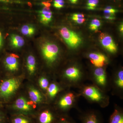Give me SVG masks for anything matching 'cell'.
<instances>
[{
    "label": "cell",
    "mask_w": 123,
    "mask_h": 123,
    "mask_svg": "<svg viewBox=\"0 0 123 123\" xmlns=\"http://www.w3.org/2000/svg\"><path fill=\"white\" fill-rule=\"evenodd\" d=\"M41 49L43 56L48 63L51 64L55 61L59 52V49L56 44L46 42L42 45Z\"/></svg>",
    "instance_id": "6da1fadb"
},
{
    "label": "cell",
    "mask_w": 123,
    "mask_h": 123,
    "mask_svg": "<svg viewBox=\"0 0 123 123\" xmlns=\"http://www.w3.org/2000/svg\"><path fill=\"white\" fill-rule=\"evenodd\" d=\"M60 33L65 43L70 47L75 48L80 46L82 39L80 36L73 31L64 27L60 30Z\"/></svg>",
    "instance_id": "7a4b0ae2"
},
{
    "label": "cell",
    "mask_w": 123,
    "mask_h": 123,
    "mask_svg": "<svg viewBox=\"0 0 123 123\" xmlns=\"http://www.w3.org/2000/svg\"><path fill=\"white\" fill-rule=\"evenodd\" d=\"M20 82L17 78H12L3 82L0 86V96L4 98L10 97L18 89Z\"/></svg>",
    "instance_id": "3957f363"
},
{
    "label": "cell",
    "mask_w": 123,
    "mask_h": 123,
    "mask_svg": "<svg viewBox=\"0 0 123 123\" xmlns=\"http://www.w3.org/2000/svg\"><path fill=\"white\" fill-rule=\"evenodd\" d=\"M99 39L102 46L108 51L112 53H116L117 51V46L110 35L106 33H101Z\"/></svg>",
    "instance_id": "277c9868"
},
{
    "label": "cell",
    "mask_w": 123,
    "mask_h": 123,
    "mask_svg": "<svg viewBox=\"0 0 123 123\" xmlns=\"http://www.w3.org/2000/svg\"><path fill=\"white\" fill-rule=\"evenodd\" d=\"M89 57L91 63L98 68L104 66L107 61L105 56L100 53H91L89 55Z\"/></svg>",
    "instance_id": "5b68a950"
},
{
    "label": "cell",
    "mask_w": 123,
    "mask_h": 123,
    "mask_svg": "<svg viewBox=\"0 0 123 123\" xmlns=\"http://www.w3.org/2000/svg\"><path fill=\"white\" fill-rule=\"evenodd\" d=\"M40 22L44 25L48 24L52 20V13L50 8L44 7L38 11Z\"/></svg>",
    "instance_id": "8992f818"
},
{
    "label": "cell",
    "mask_w": 123,
    "mask_h": 123,
    "mask_svg": "<svg viewBox=\"0 0 123 123\" xmlns=\"http://www.w3.org/2000/svg\"><path fill=\"white\" fill-rule=\"evenodd\" d=\"M84 94L92 101H99L102 98V95L99 91L93 86H87L84 90Z\"/></svg>",
    "instance_id": "52a82bcc"
},
{
    "label": "cell",
    "mask_w": 123,
    "mask_h": 123,
    "mask_svg": "<svg viewBox=\"0 0 123 123\" xmlns=\"http://www.w3.org/2000/svg\"><path fill=\"white\" fill-rule=\"evenodd\" d=\"M5 64L6 68L9 71L15 72L18 69V63L17 58L10 55L6 59Z\"/></svg>",
    "instance_id": "ba28073f"
},
{
    "label": "cell",
    "mask_w": 123,
    "mask_h": 123,
    "mask_svg": "<svg viewBox=\"0 0 123 123\" xmlns=\"http://www.w3.org/2000/svg\"><path fill=\"white\" fill-rule=\"evenodd\" d=\"M75 96L72 93H69L65 95L61 99L59 105L63 109H66L72 105Z\"/></svg>",
    "instance_id": "9c48e42d"
},
{
    "label": "cell",
    "mask_w": 123,
    "mask_h": 123,
    "mask_svg": "<svg viewBox=\"0 0 123 123\" xmlns=\"http://www.w3.org/2000/svg\"><path fill=\"white\" fill-rule=\"evenodd\" d=\"M65 75L69 79L75 80L79 79L80 76V73L79 69L76 67H72L66 69Z\"/></svg>",
    "instance_id": "30bf717a"
},
{
    "label": "cell",
    "mask_w": 123,
    "mask_h": 123,
    "mask_svg": "<svg viewBox=\"0 0 123 123\" xmlns=\"http://www.w3.org/2000/svg\"><path fill=\"white\" fill-rule=\"evenodd\" d=\"M10 43L14 48H19L24 46L25 42L22 37L18 35L12 34L10 36Z\"/></svg>",
    "instance_id": "8fae6325"
},
{
    "label": "cell",
    "mask_w": 123,
    "mask_h": 123,
    "mask_svg": "<svg viewBox=\"0 0 123 123\" xmlns=\"http://www.w3.org/2000/svg\"><path fill=\"white\" fill-rule=\"evenodd\" d=\"M15 107L16 109L23 111H28L31 110V106L27 104L26 99L23 97H20L16 100Z\"/></svg>",
    "instance_id": "7c38bea8"
},
{
    "label": "cell",
    "mask_w": 123,
    "mask_h": 123,
    "mask_svg": "<svg viewBox=\"0 0 123 123\" xmlns=\"http://www.w3.org/2000/svg\"><path fill=\"white\" fill-rule=\"evenodd\" d=\"M96 80L99 85H104L106 82V76L105 70L102 68H98L94 71Z\"/></svg>",
    "instance_id": "4fadbf2b"
},
{
    "label": "cell",
    "mask_w": 123,
    "mask_h": 123,
    "mask_svg": "<svg viewBox=\"0 0 123 123\" xmlns=\"http://www.w3.org/2000/svg\"><path fill=\"white\" fill-rule=\"evenodd\" d=\"M53 119V114L48 110L44 111L40 115V123H52Z\"/></svg>",
    "instance_id": "5bb4252c"
},
{
    "label": "cell",
    "mask_w": 123,
    "mask_h": 123,
    "mask_svg": "<svg viewBox=\"0 0 123 123\" xmlns=\"http://www.w3.org/2000/svg\"><path fill=\"white\" fill-rule=\"evenodd\" d=\"M30 98L34 103L40 102L42 100V97L39 91L34 88H31L29 91Z\"/></svg>",
    "instance_id": "9a60e30c"
},
{
    "label": "cell",
    "mask_w": 123,
    "mask_h": 123,
    "mask_svg": "<svg viewBox=\"0 0 123 123\" xmlns=\"http://www.w3.org/2000/svg\"><path fill=\"white\" fill-rule=\"evenodd\" d=\"M36 65L35 58L32 55H30L27 57L26 62L27 68L30 75H32L34 73Z\"/></svg>",
    "instance_id": "2e32d148"
},
{
    "label": "cell",
    "mask_w": 123,
    "mask_h": 123,
    "mask_svg": "<svg viewBox=\"0 0 123 123\" xmlns=\"http://www.w3.org/2000/svg\"><path fill=\"white\" fill-rule=\"evenodd\" d=\"M110 123H123V114L118 110H115L110 117Z\"/></svg>",
    "instance_id": "e0dca14e"
},
{
    "label": "cell",
    "mask_w": 123,
    "mask_h": 123,
    "mask_svg": "<svg viewBox=\"0 0 123 123\" xmlns=\"http://www.w3.org/2000/svg\"><path fill=\"white\" fill-rule=\"evenodd\" d=\"M35 28L30 25H25L21 29V32L24 35L31 36L35 33Z\"/></svg>",
    "instance_id": "ac0fdd59"
},
{
    "label": "cell",
    "mask_w": 123,
    "mask_h": 123,
    "mask_svg": "<svg viewBox=\"0 0 123 123\" xmlns=\"http://www.w3.org/2000/svg\"><path fill=\"white\" fill-rule=\"evenodd\" d=\"M84 123H99L97 116L94 113L90 114L84 119Z\"/></svg>",
    "instance_id": "d6986e66"
},
{
    "label": "cell",
    "mask_w": 123,
    "mask_h": 123,
    "mask_svg": "<svg viewBox=\"0 0 123 123\" xmlns=\"http://www.w3.org/2000/svg\"><path fill=\"white\" fill-rule=\"evenodd\" d=\"M59 89L57 86L55 84H51L48 88L49 94L51 97H54L56 95L59 91Z\"/></svg>",
    "instance_id": "ffe728a7"
},
{
    "label": "cell",
    "mask_w": 123,
    "mask_h": 123,
    "mask_svg": "<svg viewBox=\"0 0 123 123\" xmlns=\"http://www.w3.org/2000/svg\"><path fill=\"white\" fill-rule=\"evenodd\" d=\"M101 23L100 20L97 19H94L91 22L89 29L92 31H97L101 26Z\"/></svg>",
    "instance_id": "44dd1931"
},
{
    "label": "cell",
    "mask_w": 123,
    "mask_h": 123,
    "mask_svg": "<svg viewBox=\"0 0 123 123\" xmlns=\"http://www.w3.org/2000/svg\"><path fill=\"white\" fill-rule=\"evenodd\" d=\"M99 3V0H88L86 8L89 10H94L96 8Z\"/></svg>",
    "instance_id": "7402d4cb"
},
{
    "label": "cell",
    "mask_w": 123,
    "mask_h": 123,
    "mask_svg": "<svg viewBox=\"0 0 123 123\" xmlns=\"http://www.w3.org/2000/svg\"><path fill=\"white\" fill-rule=\"evenodd\" d=\"M117 85L121 88L123 87V70L120 71L118 74V77L116 81Z\"/></svg>",
    "instance_id": "603a6c76"
},
{
    "label": "cell",
    "mask_w": 123,
    "mask_h": 123,
    "mask_svg": "<svg viewBox=\"0 0 123 123\" xmlns=\"http://www.w3.org/2000/svg\"><path fill=\"white\" fill-rule=\"evenodd\" d=\"M39 84L41 88L43 89H46L48 87L49 82L46 78L42 77L39 79Z\"/></svg>",
    "instance_id": "cb8c5ba5"
},
{
    "label": "cell",
    "mask_w": 123,
    "mask_h": 123,
    "mask_svg": "<svg viewBox=\"0 0 123 123\" xmlns=\"http://www.w3.org/2000/svg\"><path fill=\"white\" fill-rule=\"evenodd\" d=\"M12 123H30L29 120L23 117H17L13 119Z\"/></svg>",
    "instance_id": "d4e9b609"
},
{
    "label": "cell",
    "mask_w": 123,
    "mask_h": 123,
    "mask_svg": "<svg viewBox=\"0 0 123 123\" xmlns=\"http://www.w3.org/2000/svg\"><path fill=\"white\" fill-rule=\"evenodd\" d=\"M53 6L57 9H61L64 7V0H54Z\"/></svg>",
    "instance_id": "484cf974"
},
{
    "label": "cell",
    "mask_w": 123,
    "mask_h": 123,
    "mask_svg": "<svg viewBox=\"0 0 123 123\" xmlns=\"http://www.w3.org/2000/svg\"><path fill=\"white\" fill-rule=\"evenodd\" d=\"M104 13L115 14V13L118 12V10L116 9L113 8L112 7L108 6L104 9Z\"/></svg>",
    "instance_id": "4316f807"
},
{
    "label": "cell",
    "mask_w": 123,
    "mask_h": 123,
    "mask_svg": "<svg viewBox=\"0 0 123 123\" xmlns=\"http://www.w3.org/2000/svg\"><path fill=\"white\" fill-rule=\"evenodd\" d=\"M72 20L77 24H82L85 21L86 18H71Z\"/></svg>",
    "instance_id": "83f0119b"
},
{
    "label": "cell",
    "mask_w": 123,
    "mask_h": 123,
    "mask_svg": "<svg viewBox=\"0 0 123 123\" xmlns=\"http://www.w3.org/2000/svg\"><path fill=\"white\" fill-rule=\"evenodd\" d=\"M104 17L106 19L109 20H114L115 18L114 14L104 13Z\"/></svg>",
    "instance_id": "f1b7e54d"
},
{
    "label": "cell",
    "mask_w": 123,
    "mask_h": 123,
    "mask_svg": "<svg viewBox=\"0 0 123 123\" xmlns=\"http://www.w3.org/2000/svg\"><path fill=\"white\" fill-rule=\"evenodd\" d=\"M71 18H84V15L83 14L75 13L73 14Z\"/></svg>",
    "instance_id": "f546056e"
},
{
    "label": "cell",
    "mask_w": 123,
    "mask_h": 123,
    "mask_svg": "<svg viewBox=\"0 0 123 123\" xmlns=\"http://www.w3.org/2000/svg\"><path fill=\"white\" fill-rule=\"evenodd\" d=\"M42 4L44 6V7L50 8L51 6L50 2L48 1H43L42 2Z\"/></svg>",
    "instance_id": "4dcf8cb0"
},
{
    "label": "cell",
    "mask_w": 123,
    "mask_h": 123,
    "mask_svg": "<svg viewBox=\"0 0 123 123\" xmlns=\"http://www.w3.org/2000/svg\"><path fill=\"white\" fill-rule=\"evenodd\" d=\"M0 0L4 1L6 2H16V3H20L21 0Z\"/></svg>",
    "instance_id": "1f68e13d"
},
{
    "label": "cell",
    "mask_w": 123,
    "mask_h": 123,
    "mask_svg": "<svg viewBox=\"0 0 123 123\" xmlns=\"http://www.w3.org/2000/svg\"><path fill=\"white\" fill-rule=\"evenodd\" d=\"M2 38L1 32L0 31V49L2 47Z\"/></svg>",
    "instance_id": "d6a6232c"
},
{
    "label": "cell",
    "mask_w": 123,
    "mask_h": 123,
    "mask_svg": "<svg viewBox=\"0 0 123 123\" xmlns=\"http://www.w3.org/2000/svg\"><path fill=\"white\" fill-rule=\"evenodd\" d=\"M120 31L121 33L123 34V24H121L120 26Z\"/></svg>",
    "instance_id": "836d02e7"
},
{
    "label": "cell",
    "mask_w": 123,
    "mask_h": 123,
    "mask_svg": "<svg viewBox=\"0 0 123 123\" xmlns=\"http://www.w3.org/2000/svg\"><path fill=\"white\" fill-rule=\"evenodd\" d=\"M59 123H72L70 121H68L64 119V120H62L61 122H60Z\"/></svg>",
    "instance_id": "e575fe53"
},
{
    "label": "cell",
    "mask_w": 123,
    "mask_h": 123,
    "mask_svg": "<svg viewBox=\"0 0 123 123\" xmlns=\"http://www.w3.org/2000/svg\"><path fill=\"white\" fill-rule=\"evenodd\" d=\"M69 1L72 4H75L78 2V0H69Z\"/></svg>",
    "instance_id": "d590c367"
},
{
    "label": "cell",
    "mask_w": 123,
    "mask_h": 123,
    "mask_svg": "<svg viewBox=\"0 0 123 123\" xmlns=\"http://www.w3.org/2000/svg\"><path fill=\"white\" fill-rule=\"evenodd\" d=\"M10 55L13 56V57H16V58H19V57H18V56L17 55H15V54H11V55Z\"/></svg>",
    "instance_id": "8d00e7d4"
},
{
    "label": "cell",
    "mask_w": 123,
    "mask_h": 123,
    "mask_svg": "<svg viewBox=\"0 0 123 123\" xmlns=\"http://www.w3.org/2000/svg\"><path fill=\"white\" fill-rule=\"evenodd\" d=\"M1 117L0 114V122L1 121Z\"/></svg>",
    "instance_id": "74e56055"
}]
</instances>
